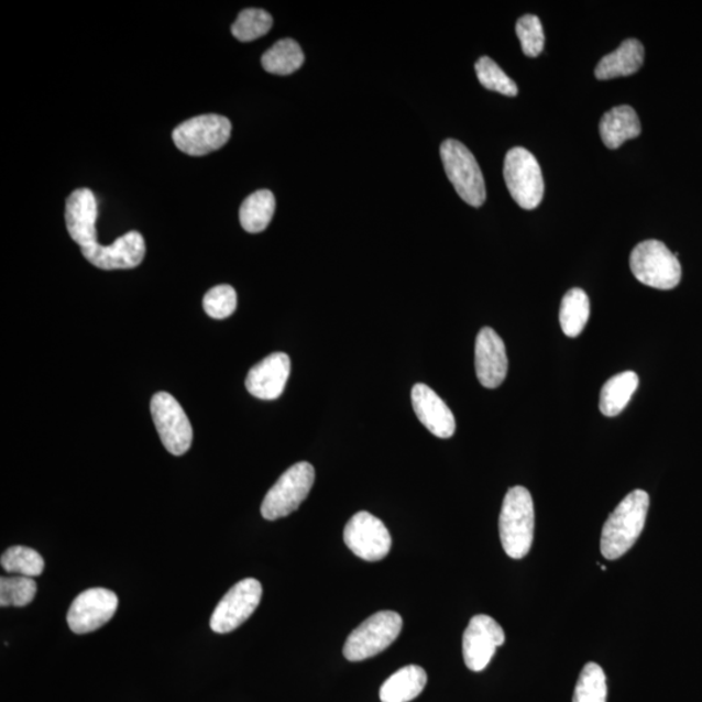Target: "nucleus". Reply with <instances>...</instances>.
I'll list each match as a JSON object with an SVG mask.
<instances>
[{
	"label": "nucleus",
	"mask_w": 702,
	"mask_h": 702,
	"mask_svg": "<svg viewBox=\"0 0 702 702\" xmlns=\"http://www.w3.org/2000/svg\"><path fill=\"white\" fill-rule=\"evenodd\" d=\"M504 177L508 191L522 209L534 210L544 197V178L539 162L523 147L505 156Z\"/></svg>",
	"instance_id": "7"
},
{
	"label": "nucleus",
	"mask_w": 702,
	"mask_h": 702,
	"mask_svg": "<svg viewBox=\"0 0 702 702\" xmlns=\"http://www.w3.org/2000/svg\"><path fill=\"white\" fill-rule=\"evenodd\" d=\"M475 70L480 84H482L485 89L497 91L500 95L507 97L518 96L517 84H515L491 57H480Z\"/></svg>",
	"instance_id": "30"
},
{
	"label": "nucleus",
	"mask_w": 702,
	"mask_h": 702,
	"mask_svg": "<svg viewBox=\"0 0 702 702\" xmlns=\"http://www.w3.org/2000/svg\"><path fill=\"white\" fill-rule=\"evenodd\" d=\"M150 408L164 448L176 457L185 454L191 447L193 428L177 399L160 392L154 394Z\"/></svg>",
	"instance_id": "9"
},
{
	"label": "nucleus",
	"mask_w": 702,
	"mask_h": 702,
	"mask_svg": "<svg viewBox=\"0 0 702 702\" xmlns=\"http://www.w3.org/2000/svg\"><path fill=\"white\" fill-rule=\"evenodd\" d=\"M119 599L112 591L86 590L78 594L69 607L68 626L75 634H90L105 626L117 613Z\"/></svg>",
	"instance_id": "12"
},
{
	"label": "nucleus",
	"mask_w": 702,
	"mask_h": 702,
	"mask_svg": "<svg viewBox=\"0 0 702 702\" xmlns=\"http://www.w3.org/2000/svg\"><path fill=\"white\" fill-rule=\"evenodd\" d=\"M86 261L99 270H131L140 266L146 254L145 240L139 232L121 235L110 246L95 245L81 249Z\"/></svg>",
	"instance_id": "14"
},
{
	"label": "nucleus",
	"mask_w": 702,
	"mask_h": 702,
	"mask_svg": "<svg viewBox=\"0 0 702 702\" xmlns=\"http://www.w3.org/2000/svg\"><path fill=\"white\" fill-rule=\"evenodd\" d=\"M274 20L268 12L260 9L243 10L232 25V33L241 42H252L270 32Z\"/></svg>",
	"instance_id": "29"
},
{
	"label": "nucleus",
	"mask_w": 702,
	"mask_h": 702,
	"mask_svg": "<svg viewBox=\"0 0 702 702\" xmlns=\"http://www.w3.org/2000/svg\"><path fill=\"white\" fill-rule=\"evenodd\" d=\"M440 154L458 196L472 207L483 206L486 199L485 182L475 156L457 140L443 141Z\"/></svg>",
	"instance_id": "5"
},
{
	"label": "nucleus",
	"mask_w": 702,
	"mask_h": 702,
	"mask_svg": "<svg viewBox=\"0 0 702 702\" xmlns=\"http://www.w3.org/2000/svg\"><path fill=\"white\" fill-rule=\"evenodd\" d=\"M590 315V298L583 289L574 288L566 293L561 304L560 323L568 338H578L584 331Z\"/></svg>",
	"instance_id": "24"
},
{
	"label": "nucleus",
	"mask_w": 702,
	"mask_h": 702,
	"mask_svg": "<svg viewBox=\"0 0 702 702\" xmlns=\"http://www.w3.org/2000/svg\"><path fill=\"white\" fill-rule=\"evenodd\" d=\"M98 205L95 193L77 189L67 199L66 224L68 233L81 249L97 243Z\"/></svg>",
	"instance_id": "17"
},
{
	"label": "nucleus",
	"mask_w": 702,
	"mask_h": 702,
	"mask_svg": "<svg viewBox=\"0 0 702 702\" xmlns=\"http://www.w3.org/2000/svg\"><path fill=\"white\" fill-rule=\"evenodd\" d=\"M290 375V358L274 353L254 365L246 377V388L252 396L272 401L282 396Z\"/></svg>",
	"instance_id": "16"
},
{
	"label": "nucleus",
	"mask_w": 702,
	"mask_h": 702,
	"mask_svg": "<svg viewBox=\"0 0 702 702\" xmlns=\"http://www.w3.org/2000/svg\"><path fill=\"white\" fill-rule=\"evenodd\" d=\"M232 124L220 114H202L178 125L172 138L183 153L202 156L217 152L231 139Z\"/></svg>",
	"instance_id": "8"
},
{
	"label": "nucleus",
	"mask_w": 702,
	"mask_h": 702,
	"mask_svg": "<svg viewBox=\"0 0 702 702\" xmlns=\"http://www.w3.org/2000/svg\"><path fill=\"white\" fill-rule=\"evenodd\" d=\"M629 266L637 281L655 289H674L682 278L678 256L657 240L640 242L633 250Z\"/></svg>",
	"instance_id": "3"
},
{
	"label": "nucleus",
	"mask_w": 702,
	"mask_h": 702,
	"mask_svg": "<svg viewBox=\"0 0 702 702\" xmlns=\"http://www.w3.org/2000/svg\"><path fill=\"white\" fill-rule=\"evenodd\" d=\"M606 676L600 665L590 662L580 672L572 702H606Z\"/></svg>",
	"instance_id": "27"
},
{
	"label": "nucleus",
	"mask_w": 702,
	"mask_h": 702,
	"mask_svg": "<svg viewBox=\"0 0 702 702\" xmlns=\"http://www.w3.org/2000/svg\"><path fill=\"white\" fill-rule=\"evenodd\" d=\"M475 369L480 384L489 390L498 388L506 379L508 361L505 343L490 327L478 334Z\"/></svg>",
	"instance_id": "15"
},
{
	"label": "nucleus",
	"mask_w": 702,
	"mask_h": 702,
	"mask_svg": "<svg viewBox=\"0 0 702 702\" xmlns=\"http://www.w3.org/2000/svg\"><path fill=\"white\" fill-rule=\"evenodd\" d=\"M276 210V199L270 190H257L250 195L240 209V221L249 233H261L271 223Z\"/></svg>",
	"instance_id": "23"
},
{
	"label": "nucleus",
	"mask_w": 702,
	"mask_h": 702,
	"mask_svg": "<svg viewBox=\"0 0 702 702\" xmlns=\"http://www.w3.org/2000/svg\"><path fill=\"white\" fill-rule=\"evenodd\" d=\"M262 584L256 579H243L229 590L211 615L210 627L213 633L228 634L245 623L262 600Z\"/></svg>",
	"instance_id": "10"
},
{
	"label": "nucleus",
	"mask_w": 702,
	"mask_h": 702,
	"mask_svg": "<svg viewBox=\"0 0 702 702\" xmlns=\"http://www.w3.org/2000/svg\"><path fill=\"white\" fill-rule=\"evenodd\" d=\"M649 494L634 491L623 498L608 518L601 533V555L615 561L625 556L639 539L646 526Z\"/></svg>",
	"instance_id": "1"
},
{
	"label": "nucleus",
	"mask_w": 702,
	"mask_h": 702,
	"mask_svg": "<svg viewBox=\"0 0 702 702\" xmlns=\"http://www.w3.org/2000/svg\"><path fill=\"white\" fill-rule=\"evenodd\" d=\"M640 133V120L633 107H614L601 119L600 134L607 149H618L627 140L636 139Z\"/></svg>",
	"instance_id": "20"
},
{
	"label": "nucleus",
	"mask_w": 702,
	"mask_h": 702,
	"mask_svg": "<svg viewBox=\"0 0 702 702\" xmlns=\"http://www.w3.org/2000/svg\"><path fill=\"white\" fill-rule=\"evenodd\" d=\"M305 62L303 50L295 40L285 39L275 43L262 57L264 70L272 75L295 74Z\"/></svg>",
	"instance_id": "25"
},
{
	"label": "nucleus",
	"mask_w": 702,
	"mask_h": 702,
	"mask_svg": "<svg viewBox=\"0 0 702 702\" xmlns=\"http://www.w3.org/2000/svg\"><path fill=\"white\" fill-rule=\"evenodd\" d=\"M37 594V583L28 577H3L0 579V605L23 607L32 603Z\"/></svg>",
	"instance_id": "28"
},
{
	"label": "nucleus",
	"mask_w": 702,
	"mask_h": 702,
	"mask_svg": "<svg viewBox=\"0 0 702 702\" xmlns=\"http://www.w3.org/2000/svg\"><path fill=\"white\" fill-rule=\"evenodd\" d=\"M427 672L418 665H408L394 672L380 689L382 702H410L425 691Z\"/></svg>",
	"instance_id": "21"
},
{
	"label": "nucleus",
	"mask_w": 702,
	"mask_h": 702,
	"mask_svg": "<svg viewBox=\"0 0 702 702\" xmlns=\"http://www.w3.org/2000/svg\"><path fill=\"white\" fill-rule=\"evenodd\" d=\"M204 309L213 319H226L238 309V293L231 285H218L206 293Z\"/></svg>",
	"instance_id": "31"
},
{
	"label": "nucleus",
	"mask_w": 702,
	"mask_h": 702,
	"mask_svg": "<svg viewBox=\"0 0 702 702\" xmlns=\"http://www.w3.org/2000/svg\"><path fill=\"white\" fill-rule=\"evenodd\" d=\"M517 34L526 56L536 57L542 53L546 35L540 19L535 14H525L518 20Z\"/></svg>",
	"instance_id": "32"
},
{
	"label": "nucleus",
	"mask_w": 702,
	"mask_h": 702,
	"mask_svg": "<svg viewBox=\"0 0 702 702\" xmlns=\"http://www.w3.org/2000/svg\"><path fill=\"white\" fill-rule=\"evenodd\" d=\"M2 568L12 575L35 578L45 570V560L37 550L26 547H12L2 555Z\"/></svg>",
	"instance_id": "26"
},
{
	"label": "nucleus",
	"mask_w": 702,
	"mask_h": 702,
	"mask_svg": "<svg viewBox=\"0 0 702 702\" xmlns=\"http://www.w3.org/2000/svg\"><path fill=\"white\" fill-rule=\"evenodd\" d=\"M412 401L415 414L429 432L450 439L456 432V418L439 394L426 384L414 385Z\"/></svg>",
	"instance_id": "18"
},
{
	"label": "nucleus",
	"mask_w": 702,
	"mask_h": 702,
	"mask_svg": "<svg viewBox=\"0 0 702 702\" xmlns=\"http://www.w3.org/2000/svg\"><path fill=\"white\" fill-rule=\"evenodd\" d=\"M315 470L309 462L293 464L264 497L261 512L264 519L288 517L304 503L312 489Z\"/></svg>",
	"instance_id": "6"
},
{
	"label": "nucleus",
	"mask_w": 702,
	"mask_h": 702,
	"mask_svg": "<svg viewBox=\"0 0 702 702\" xmlns=\"http://www.w3.org/2000/svg\"><path fill=\"white\" fill-rule=\"evenodd\" d=\"M644 50L640 41L629 39L622 43L614 53L605 55L594 69L597 80L632 76L639 70L644 63Z\"/></svg>",
	"instance_id": "19"
},
{
	"label": "nucleus",
	"mask_w": 702,
	"mask_h": 702,
	"mask_svg": "<svg viewBox=\"0 0 702 702\" xmlns=\"http://www.w3.org/2000/svg\"><path fill=\"white\" fill-rule=\"evenodd\" d=\"M639 386V376L634 371L622 372L608 379L601 390L600 410L605 417H617L634 396Z\"/></svg>",
	"instance_id": "22"
},
{
	"label": "nucleus",
	"mask_w": 702,
	"mask_h": 702,
	"mask_svg": "<svg viewBox=\"0 0 702 702\" xmlns=\"http://www.w3.org/2000/svg\"><path fill=\"white\" fill-rule=\"evenodd\" d=\"M505 632L490 615H475L463 634L464 663L472 671H483L498 647L504 646Z\"/></svg>",
	"instance_id": "13"
},
{
	"label": "nucleus",
	"mask_w": 702,
	"mask_h": 702,
	"mask_svg": "<svg viewBox=\"0 0 702 702\" xmlns=\"http://www.w3.org/2000/svg\"><path fill=\"white\" fill-rule=\"evenodd\" d=\"M498 527L505 553L513 560L525 558L531 550L535 533L534 500L525 486L507 491Z\"/></svg>",
	"instance_id": "2"
},
{
	"label": "nucleus",
	"mask_w": 702,
	"mask_h": 702,
	"mask_svg": "<svg viewBox=\"0 0 702 702\" xmlns=\"http://www.w3.org/2000/svg\"><path fill=\"white\" fill-rule=\"evenodd\" d=\"M403 626L404 622L398 613L377 612L349 635L343 656L351 662L369 660L390 648L403 632Z\"/></svg>",
	"instance_id": "4"
},
{
	"label": "nucleus",
	"mask_w": 702,
	"mask_h": 702,
	"mask_svg": "<svg viewBox=\"0 0 702 702\" xmlns=\"http://www.w3.org/2000/svg\"><path fill=\"white\" fill-rule=\"evenodd\" d=\"M343 541L364 561H382L390 555L392 536L384 523L368 512H360L343 529Z\"/></svg>",
	"instance_id": "11"
}]
</instances>
